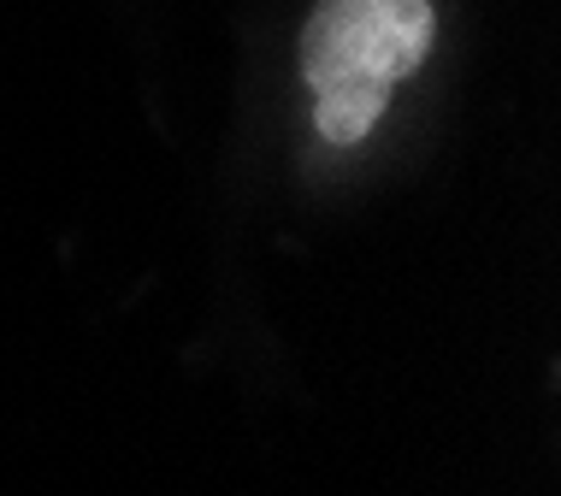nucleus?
I'll list each match as a JSON object with an SVG mask.
<instances>
[{
    "label": "nucleus",
    "instance_id": "obj_1",
    "mask_svg": "<svg viewBox=\"0 0 561 496\" xmlns=\"http://www.w3.org/2000/svg\"><path fill=\"white\" fill-rule=\"evenodd\" d=\"M432 0H320L301 24V78L331 148H355L385 118L402 78L432 54Z\"/></svg>",
    "mask_w": 561,
    "mask_h": 496
}]
</instances>
